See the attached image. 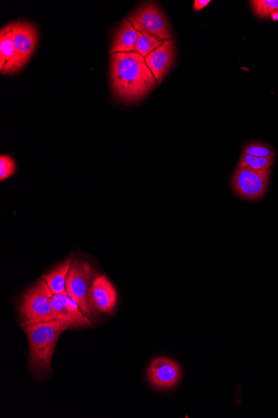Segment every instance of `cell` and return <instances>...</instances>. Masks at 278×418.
I'll list each match as a JSON object with an SVG mask.
<instances>
[{
	"mask_svg": "<svg viewBox=\"0 0 278 418\" xmlns=\"http://www.w3.org/2000/svg\"><path fill=\"white\" fill-rule=\"evenodd\" d=\"M110 81L117 98L125 103L142 100L158 84L145 57L135 52L111 56Z\"/></svg>",
	"mask_w": 278,
	"mask_h": 418,
	"instance_id": "6da1fadb",
	"label": "cell"
},
{
	"mask_svg": "<svg viewBox=\"0 0 278 418\" xmlns=\"http://www.w3.org/2000/svg\"><path fill=\"white\" fill-rule=\"evenodd\" d=\"M74 328L70 323L60 320L27 325L24 329L29 343V357L33 370L38 372L51 371L53 352L60 335L68 328Z\"/></svg>",
	"mask_w": 278,
	"mask_h": 418,
	"instance_id": "7a4b0ae2",
	"label": "cell"
},
{
	"mask_svg": "<svg viewBox=\"0 0 278 418\" xmlns=\"http://www.w3.org/2000/svg\"><path fill=\"white\" fill-rule=\"evenodd\" d=\"M53 296L46 281H38L23 296L21 305L23 325L27 327L56 320L52 305Z\"/></svg>",
	"mask_w": 278,
	"mask_h": 418,
	"instance_id": "3957f363",
	"label": "cell"
},
{
	"mask_svg": "<svg viewBox=\"0 0 278 418\" xmlns=\"http://www.w3.org/2000/svg\"><path fill=\"white\" fill-rule=\"evenodd\" d=\"M128 19L138 32L149 33L164 41L173 40L168 19L157 4H142L130 14Z\"/></svg>",
	"mask_w": 278,
	"mask_h": 418,
	"instance_id": "277c9868",
	"label": "cell"
},
{
	"mask_svg": "<svg viewBox=\"0 0 278 418\" xmlns=\"http://www.w3.org/2000/svg\"><path fill=\"white\" fill-rule=\"evenodd\" d=\"M12 32L16 52L13 60L4 68L2 74H14L21 70L31 59L36 47L38 33L31 23L18 21L14 23Z\"/></svg>",
	"mask_w": 278,
	"mask_h": 418,
	"instance_id": "5b68a950",
	"label": "cell"
},
{
	"mask_svg": "<svg viewBox=\"0 0 278 418\" xmlns=\"http://www.w3.org/2000/svg\"><path fill=\"white\" fill-rule=\"evenodd\" d=\"M271 169L257 171L248 168H237L232 179L234 192L245 200H260L267 192Z\"/></svg>",
	"mask_w": 278,
	"mask_h": 418,
	"instance_id": "8992f818",
	"label": "cell"
},
{
	"mask_svg": "<svg viewBox=\"0 0 278 418\" xmlns=\"http://www.w3.org/2000/svg\"><path fill=\"white\" fill-rule=\"evenodd\" d=\"M91 278L92 269L89 263L79 261L73 262L67 277L66 291L75 299L86 317H90L91 314L90 301Z\"/></svg>",
	"mask_w": 278,
	"mask_h": 418,
	"instance_id": "52a82bcc",
	"label": "cell"
},
{
	"mask_svg": "<svg viewBox=\"0 0 278 418\" xmlns=\"http://www.w3.org/2000/svg\"><path fill=\"white\" fill-rule=\"evenodd\" d=\"M181 372V367L173 360L159 357L150 364L149 380L156 388L169 389L179 382Z\"/></svg>",
	"mask_w": 278,
	"mask_h": 418,
	"instance_id": "ba28073f",
	"label": "cell"
},
{
	"mask_svg": "<svg viewBox=\"0 0 278 418\" xmlns=\"http://www.w3.org/2000/svg\"><path fill=\"white\" fill-rule=\"evenodd\" d=\"M117 291L105 276H97L90 291V305L102 313H111L117 303Z\"/></svg>",
	"mask_w": 278,
	"mask_h": 418,
	"instance_id": "9c48e42d",
	"label": "cell"
},
{
	"mask_svg": "<svg viewBox=\"0 0 278 418\" xmlns=\"http://www.w3.org/2000/svg\"><path fill=\"white\" fill-rule=\"evenodd\" d=\"M175 56H176V52H175L174 41L171 40L166 41L157 50L145 57L146 63L152 71L158 84H160L164 76L168 74L173 64Z\"/></svg>",
	"mask_w": 278,
	"mask_h": 418,
	"instance_id": "30bf717a",
	"label": "cell"
},
{
	"mask_svg": "<svg viewBox=\"0 0 278 418\" xmlns=\"http://www.w3.org/2000/svg\"><path fill=\"white\" fill-rule=\"evenodd\" d=\"M137 41L138 31L129 19H125L115 33L110 48L111 55L116 53L134 52Z\"/></svg>",
	"mask_w": 278,
	"mask_h": 418,
	"instance_id": "8fae6325",
	"label": "cell"
},
{
	"mask_svg": "<svg viewBox=\"0 0 278 418\" xmlns=\"http://www.w3.org/2000/svg\"><path fill=\"white\" fill-rule=\"evenodd\" d=\"M71 259L58 266L50 273L43 275L42 278L46 281L53 295L61 294L66 291L67 277L71 268Z\"/></svg>",
	"mask_w": 278,
	"mask_h": 418,
	"instance_id": "7c38bea8",
	"label": "cell"
},
{
	"mask_svg": "<svg viewBox=\"0 0 278 418\" xmlns=\"http://www.w3.org/2000/svg\"><path fill=\"white\" fill-rule=\"evenodd\" d=\"M13 26L14 23H9L0 32V70L1 72L4 68L13 60L14 52H16L12 32Z\"/></svg>",
	"mask_w": 278,
	"mask_h": 418,
	"instance_id": "4fadbf2b",
	"label": "cell"
},
{
	"mask_svg": "<svg viewBox=\"0 0 278 418\" xmlns=\"http://www.w3.org/2000/svg\"><path fill=\"white\" fill-rule=\"evenodd\" d=\"M52 305L56 320H60L63 322L70 323L74 325V328L77 327L75 320L73 317L70 308H68L67 291L61 294L53 295Z\"/></svg>",
	"mask_w": 278,
	"mask_h": 418,
	"instance_id": "5bb4252c",
	"label": "cell"
},
{
	"mask_svg": "<svg viewBox=\"0 0 278 418\" xmlns=\"http://www.w3.org/2000/svg\"><path fill=\"white\" fill-rule=\"evenodd\" d=\"M164 42L149 33L138 32V41H137L134 52L146 57L150 53L157 50Z\"/></svg>",
	"mask_w": 278,
	"mask_h": 418,
	"instance_id": "9a60e30c",
	"label": "cell"
},
{
	"mask_svg": "<svg viewBox=\"0 0 278 418\" xmlns=\"http://www.w3.org/2000/svg\"><path fill=\"white\" fill-rule=\"evenodd\" d=\"M273 162H274V158L256 157L242 153L237 164V168H248L262 171V169H270Z\"/></svg>",
	"mask_w": 278,
	"mask_h": 418,
	"instance_id": "2e32d148",
	"label": "cell"
},
{
	"mask_svg": "<svg viewBox=\"0 0 278 418\" xmlns=\"http://www.w3.org/2000/svg\"><path fill=\"white\" fill-rule=\"evenodd\" d=\"M253 11L257 16L267 18L278 12V0H252Z\"/></svg>",
	"mask_w": 278,
	"mask_h": 418,
	"instance_id": "e0dca14e",
	"label": "cell"
},
{
	"mask_svg": "<svg viewBox=\"0 0 278 418\" xmlns=\"http://www.w3.org/2000/svg\"><path fill=\"white\" fill-rule=\"evenodd\" d=\"M242 153L261 158H275V152L269 145L260 142L247 144L242 149Z\"/></svg>",
	"mask_w": 278,
	"mask_h": 418,
	"instance_id": "ac0fdd59",
	"label": "cell"
},
{
	"mask_svg": "<svg viewBox=\"0 0 278 418\" xmlns=\"http://www.w3.org/2000/svg\"><path fill=\"white\" fill-rule=\"evenodd\" d=\"M16 169V162L11 157L4 155L0 157V179L2 182L12 177Z\"/></svg>",
	"mask_w": 278,
	"mask_h": 418,
	"instance_id": "d6986e66",
	"label": "cell"
},
{
	"mask_svg": "<svg viewBox=\"0 0 278 418\" xmlns=\"http://www.w3.org/2000/svg\"><path fill=\"white\" fill-rule=\"evenodd\" d=\"M209 3H210L209 0H195L193 4L194 11H202L203 9L208 6Z\"/></svg>",
	"mask_w": 278,
	"mask_h": 418,
	"instance_id": "ffe728a7",
	"label": "cell"
}]
</instances>
